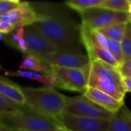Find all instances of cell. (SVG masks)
Returning <instances> with one entry per match:
<instances>
[{"label":"cell","mask_w":131,"mask_h":131,"mask_svg":"<svg viewBox=\"0 0 131 131\" xmlns=\"http://www.w3.org/2000/svg\"><path fill=\"white\" fill-rule=\"evenodd\" d=\"M25 105L31 111L54 120L64 113L68 97L58 92L54 88H22Z\"/></svg>","instance_id":"2"},{"label":"cell","mask_w":131,"mask_h":131,"mask_svg":"<svg viewBox=\"0 0 131 131\" xmlns=\"http://www.w3.org/2000/svg\"><path fill=\"white\" fill-rule=\"evenodd\" d=\"M42 61L49 64L64 68H84L89 64V58L88 55L73 53L54 52L50 54L39 57Z\"/></svg>","instance_id":"11"},{"label":"cell","mask_w":131,"mask_h":131,"mask_svg":"<svg viewBox=\"0 0 131 131\" xmlns=\"http://www.w3.org/2000/svg\"><path fill=\"white\" fill-rule=\"evenodd\" d=\"M24 38L28 48L26 54L41 57L56 52L54 45L32 25L24 27Z\"/></svg>","instance_id":"9"},{"label":"cell","mask_w":131,"mask_h":131,"mask_svg":"<svg viewBox=\"0 0 131 131\" xmlns=\"http://www.w3.org/2000/svg\"><path fill=\"white\" fill-rule=\"evenodd\" d=\"M5 74L6 76L11 77H20L25 78L27 79L36 81L38 82L41 83L45 87L48 88H56L57 78L53 74H40L31 71H23V70H18V71H5Z\"/></svg>","instance_id":"14"},{"label":"cell","mask_w":131,"mask_h":131,"mask_svg":"<svg viewBox=\"0 0 131 131\" xmlns=\"http://www.w3.org/2000/svg\"><path fill=\"white\" fill-rule=\"evenodd\" d=\"M121 46L124 53V63L131 61V23L127 25L125 35L121 41Z\"/></svg>","instance_id":"24"},{"label":"cell","mask_w":131,"mask_h":131,"mask_svg":"<svg viewBox=\"0 0 131 131\" xmlns=\"http://www.w3.org/2000/svg\"><path fill=\"white\" fill-rule=\"evenodd\" d=\"M80 35L81 44L87 51L94 48H108V39L98 30L91 29L87 25L81 24Z\"/></svg>","instance_id":"13"},{"label":"cell","mask_w":131,"mask_h":131,"mask_svg":"<svg viewBox=\"0 0 131 131\" xmlns=\"http://www.w3.org/2000/svg\"><path fill=\"white\" fill-rule=\"evenodd\" d=\"M107 131H131V112L125 105L109 120Z\"/></svg>","instance_id":"16"},{"label":"cell","mask_w":131,"mask_h":131,"mask_svg":"<svg viewBox=\"0 0 131 131\" xmlns=\"http://www.w3.org/2000/svg\"><path fill=\"white\" fill-rule=\"evenodd\" d=\"M51 74L57 78V88L84 94L88 88L89 64L80 68L51 65Z\"/></svg>","instance_id":"5"},{"label":"cell","mask_w":131,"mask_h":131,"mask_svg":"<svg viewBox=\"0 0 131 131\" xmlns=\"http://www.w3.org/2000/svg\"><path fill=\"white\" fill-rule=\"evenodd\" d=\"M120 69L99 60L91 61L88 87L101 91L114 99L124 102L127 93L123 85Z\"/></svg>","instance_id":"3"},{"label":"cell","mask_w":131,"mask_h":131,"mask_svg":"<svg viewBox=\"0 0 131 131\" xmlns=\"http://www.w3.org/2000/svg\"><path fill=\"white\" fill-rule=\"evenodd\" d=\"M122 81L126 93L131 92V78L122 75Z\"/></svg>","instance_id":"28"},{"label":"cell","mask_w":131,"mask_h":131,"mask_svg":"<svg viewBox=\"0 0 131 131\" xmlns=\"http://www.w3.org/2000/svg\"><path fill=\"white\" fill-rule=\"evenodd\" d=\"M4 41L10 47L26 54L28 51L25 40L24 38V27H18L7 35H4Z\"/></svg>","instance_id":"18"},{"label":"cell","mask_w":131,"mask_h":131,"mask_svg":"<svg viewBox=\"0 0 131 131\" xmlns=\"http://www.w3.org/2000/svg\"><path fill=\"white\" fill-rule=\"evenodd\" d=\"M3 129L5 131H22L19 130H15V129H10V128H7V127H3Z\"/></svg>","instance_id":"32"},{"label":"cell","mask_w":131,"mask_h":131,"mask_svg":"<svg viewBox=\"0 0 131 131\" xmlns=\"http://www.w3.org/2000/svg\"><path fill=\"white\" fill-rule=\"evenodd\" d=\"M58 121L71 131H107L109 125V120L74 116L64 112Z\"/></svg>","instance_id":"8"},{"label":"cell","mask_w":131,"mask_h":131,"mask_svg":"<svg viewBox=\"0 0 131 131\" xmlns=\"http://www.w3.org/2000/svg\"><path fill=\"white\" fill-rule=\"evenodd\" d=\"M129 23H118L104 28H101L98 31L101 32L107 39L117 41L121 42L126 32L127 25Z\"/></svg>","instance_id":"20"},{"label":"cell","mask_w":131,"mask_h":131,"mask_svg":"<svg viewBox=\"0 0 131 131\" xmlns=\"http://www.w3.org/2000/svg\"><path fill=\"white\" fill-rule=\"evenodd\" d=\"M0 124L22 131H56L61 126L58 121L41 115L25 105L16 111L0 114Z\"/></svg>","instance_id":"4"},{"label":"cell","mask_w":131,"mask_h":131,"mask_svg":"<svg viewBox=\"0 0 131 131\" xmlns=\"http://www.w3.org/2000/svg\"><path fill=\"white\" fill-rule=\"evenodd\" d=\"M21 3L18 0H0V16L7 14Z\"/></svg>","instance_id":"26"},{"label":"cell","mask_w":131,"mask_h":131,"mask_svg":"<svg viewBox=\"0 0 131 131\" xmlns=\"http://www.w3.org/2000/svg\"><path fill=\"white\" fill-rule=\"evenodd\" d=\"M128 15H129V18H130V22H131V0H130V6H129Z\"/></svg>","instance_id":"33"},{"label":"cell","mask_w":131,"mask_h":131,"mask_svg":"<svg viewBox=\"0 0 131 131\" xmlns=\"http://www.w3.org/2000/svg\"><path fill=\"white\" fill-rule=\"evenodd\" d=\"M0 21H1V20H0Z\"/></svg>","instance_id":"36"},{"label":"cell","mask_w":131,"mask_h":131,"mask_svg":"<svg viewBox=\"0 0 131 131\" xmlns=\"http://www.w3.org/2000/svg\"><path fill=\"white\" fill-rule=\"evenodd\" d=\"M122 66H123V67H125V68H131V61H129L125 62ZM122 66H121V67H122Z\"/></svg>","instance_id":"31"},{"label":"cell","mask_w":131,"mask_h":131,"mask_svg":"<svg viewBox=\"0 0 131 131\" xmlns=\"http://www.w3.org/2000/svg\"><path fill=\"white\" fill-rule=\"evenodd\" d=\"M0 18L9 21L16 28L33 25L38 19V14L30 2H21L19 6L0 16Z\"/></svg>","instance_id":"10"},{"label":"cell","mask_w":131,"mask_h":131,"mask_svg":"<svg viewBox=\"0 0 131 131\" xmlns=\"http://www.w3.org/2000/svg\"><path fill=\"white\" fill-rule=\"evenodd\" d=\"M64 112L74 116L104 120H110L114 116L113 114L98 106L83 94L68 97Z\"/></svg>","instance_id":"7"},{"label":"cell","mask_w":131,"mask_h":131,"mask_svg":"<svg viewBox=\"0 0 131 131\" xmlns=\"http://www.w3.org/2000/svg\"><path fill=\"white\" fill-rule=\"evenodd\" d=\"M102 1L103 0H70L65 2V4L69 8L81 13L88 9L99 7Z\"/></svg>","instance_id":"21"},{"label":"cell","mask_w":131,"mask_h":131,"mask_svg":"<svg viewBox=\"0 0 131 131\" xmlns=\"http://www.w3.org/2000/svg\"><path fill=\"white\" fill-rule=\"evenodd\" d=\"M0 94L18 104L25 105V96L22 88L3 77H0Z\"/></svg>","instance_id":"15"},{"label":"cell","mask_w":131,"mask_h":131,"mask_svg":"<svg viewBox=\"0 0 131 131\" xmlns=\"http://www.w3.org/2000/svg\"><path fill=\"white\" fill-rule=\"evenodd\" d=\"M88 57L89 58V62L94 60H99L106 64H108L114 68H121V64L116 61L114 56L111 54L108 49L107 48H94L87 51Z\"/></svg>","instance_id":"19"},{"label":"cell","mask_w":131,"mask_h":131,"mask_svg":"<svg viewBox=\"0 0 131 131\" xmlns=\"http://www.w3.org/2000/svg\"><path fill=\"white\" fill-rule=\"evenodd\" d=\"M56 131H71L70 130H68V128H66V127H64V126H59L58 127V129L56 130Z\"/></svg>","instance_id":"30"},{"label":"cell","mask_w":131,"mask_h":131,"mask_svg":"<svg viewBox=\"0 0 131 131\" xmlns=\"http://www.w3.org/2000/svg\"><path fill=\"white\" fill-rule=\"evenodd\" d=\"M22 106L0 94V114L12 113L19 110Z\"/></svg>","instance_id":"25"},{"label":"cell","mask_w":131,"mask_h":131,"mask_svg":"<svg viewBox=\"0 0 131 131\" xmlns=\"http://www.w3.org/2000/svg\"><path fill=\"white\" fill-rule=\"evenodd\" d=\"M3 38H4V35L0 32V41L1 40H3Z\"/></svg>","instance_id":"34"},{"label":"cell","mask_w":131,"mask_h":131,"mask_svg":"<svg viewBox=\"0 0 131 131\" xmlns=\"http://www.w3.org/2000/svg\"><path fill=\"white\" fill-rule=\"evenodd\" d=\"M0 131H5L4 130V129H3V127L0 124Z\"/></svg>","instance_id":"35"},{"label":"cell","mask_w":131,"mask_h":131,"mask_svg":"<svg viewBox=\"0 0 131 131\" xmlns=\"http://www.w3.org/2000/svg\"><path fill=\"white\" fill-rule=\"evenodd\" d=\"M18 68L40 74H51V65L42 61L39 57L32 54H25Z\"/></svg>","instance_id":"17"},{"label":"cell","mask_w":131,"mask_h":131,"mask_svg":"<svg viewBox=\"0 0 131 131\" xmlns=\"http://www.w3.org/2000/svg\"><path fill=\"white\" fill-rule=\"evenodd\" d=\"M130 0H103L100 8L128 13Z\"/></svg>","instance_id":"22"},{"label":"cell","mask_w":131,"mask_h":131,"mask_svg":"<svg viewBox=\"0 0 131 131\" xmlns=\"http://www.w3.org/2000/svg\"><path fill=\"white\" fill-rule=\"evenodd\" d=\"M121 73L123 76H127L131 78V68H125V67H121Z\"/></svg>","instance_id":"29"},{"label":"cell","mask_w":131,"mask_h":131,"mask_svg":"<svg viewBox=\"0 0 131 131\" xmlns=\"http://www.w3.org/2000/svg\"><path fill=\"white\" fill-rule=\"evenodd\" d=\"M37 13L38 19L31 25L54 45L56 52L81 53L80 25L54 11Z\"/></svg>","instance_id":"1"},{"label":"cell","mask_w":131,"mask_h":131,"mask_svg":"<svg viewBox=\"0 0 131 131\" xmlns=\"http://www.w3.org/2000/svg\"><path fill=\"white\" fill-rule=\"evenodd\" d=\"M80 15L81 24L95 30L118 23H131L128 13L111 11L100 7L81 12Z\"/></svg>","instance_id":"6"},{"label":"cell","mask_w":131,"mask_h":131,"mask_svg":"<svg viewBox=\"0 0 131 131\" xmlns=\"http://www.w3.org/2000/svg\"><path fill=\"white\" fill-rule=\"evenodd\" d=\"M0 21V32L2 33L3 35H7L8 33H10L11 31H12L14 29H15L14 28V26L8 21L4 20V19H1Z\"/></svg>","instance_id":"27"},{"label":"cell","mask_w":131,"mask_h":131,"mask_svg":"<svg viewBox=\"0 0 131 131\" xmlns=\"http://www.w3.org/2000/svg\"><path fill=\"white\" fill-rule=\"evenodd\" d=\"M0 68H1V67H0Z\"/></svg>","instance_id":"37"},{"label":"cell","mask_w":131,"mask_h":131,"mask_svg":"<svg viewBox=\"0 0 131 131\" xmlns=\"http://www.w3.org/2000/svg\"><path fill=\"white\" fill-rule=\"evenodd\" d=\"M111 54L114 56L116 61L122 66L124 64V53L122 50L121 42L108 39V48Z\"/></svg>","instance_id":"23"},{"label":"cell","mask_w":131,"mask_h":131,"mask_svg":"<svg viewBox=\"0 0 131 131\" xmlns=\"http://www.w3.org/2000/svg\"><path fill=\"white\" fill-rule=\"evenodd\" d=\"M83 95L113 114L117 113L124 106V102L119 101L111 95L95 88L88 87Z\"/></svg>","instance_id":"12"}]
</instances>
